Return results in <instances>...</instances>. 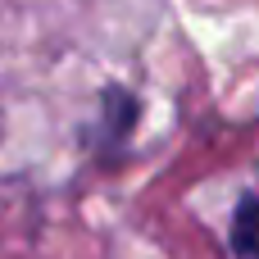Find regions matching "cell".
I'll return each mask as SVG.
<instances>
[{"mask_svg": "<svg viewBox=\"0 0 259 259\" xmlns=\"http://www.w3.org/2000/svg\"><path fill=\"white\" fill-rule=\"evenodd\" d=\"M232 246L241 259H259V200H246L232 223Z\"/></svg>", "mask_w": 259, "mask_h": 259, "instance_id": "6da1fadb", "label": "cell"}]
</instances>
